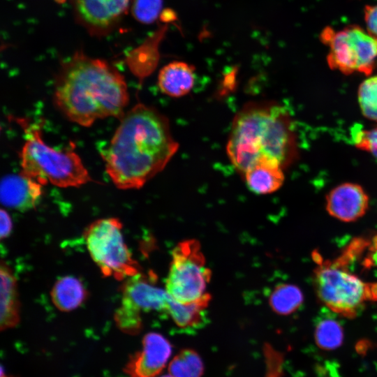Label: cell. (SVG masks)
Masks as SVG:
<instances>
[{
    "mask_svg": "<svg viewBox=\"0 0 377 377\" xmlns=\"http://www.w3.org/2000/svg\"><path fill=\"white\" fill-rule=\"evenodd\" d=\"M168 119L137 103L120 119L103 155L105 170L119 189H138L161 172L176 154Z\"/></svg>",
    "mask_w": 377,
    "mask_h": 377,
    "instance_id": "cell-1",
    "label": "cell"
},
{
    "mask_svg": "<svg viewBox=\"0 0 377 377\" xmlns=\"http://www.w3.org/2000/svg\"><path fill=\"white\" fill-rule=\"evenodd\" d=\"M53 101L71 121L89 127L96 120L124 114L129 101L124 76L107 61L82 52L61 63Z\"/></svg>",
    "mask_w": 377,
    "mask_h": 377,
    "instance_id": "cell-2",
    "label": "cell"
},
{
    "mask_svg": "<svg viewBox=\"0 0 377 377\" xmlns=\"http://www.w3.org/2000/svg\"><path fill=\"white\" fill-rule=\"evenodd\" d=\"M226 153L241 175L263 162L285 168L296 155V135L288 112L274 103H246L233 118Z\"/></svg>",
    "mask_w": 377,
    "mask_h": 377,
    "instance_id": "cell-3",
    "label": "cell"
},
{
    "mask_svg": "<svg viewBox=\"0 0 377 377\" xmlns=\"http://www.w3.org/2000/svg\"><path fill=\"white\" fill-rule=\"evenodd\" d=\"M25 142L20 152L21 172L42 185L80 187L93 179L80 157L72 149L58 150L45 143L38 124L17 118Z\"/></svg>",
    "mask_w": 377,
    "mask_h": 377,
    "instance_id": "cell-4",
    "label": "cell"
},
{
    "mask_svg": "<svg viewBox=\"0 0 377 377\" xmlns=\"http://www.w3.org/2000/svg\"><path fill=\"white\" fill-rule=\"evenodd\" d=\"M318 265L313 282L316 295L324 305L341 316L356 317L369 300H377V283H367L348 269V264L339 258L323 260L314 252Z\"/></svg>",
    "mask_w": 377,
    "mask_h": 377,
    "instance_id": "cell-5",
    "label": "cell"
},
{
    "mask_svg": "<svg viewBox=\"0 0 377 377\" xmlns=\"http://www.w3.org/2000/svg\"><path fill=\"white\" fill-rule=\"evenodd\" d=\"M118 219L91 223L84 234L88 251L105 276L124 280L140 272V266L126 244Z\"/></svg>",
    "mask_w": 377,
    "mask_h": 377,
    "instance_id": "cell-6",
    "label": "cell"
},
{
    "mask_svg": "<svg viewBox=\"0 0 377 377\" xmlns=\"http://www.w3.org/2000/svg\"><path fill=\"white\" fill-rule=\"evenodd\" d=\"M320 40L329 47L327 63L331 68L348 74H370L377 61V38L357 25L341 30L325 27Z\"/></svg>",
    "mask_w": 377,
    "mask_h": 377,
    "instance_id": "cell-7",
    "label": "cell"
},
{
    "mask_svg": "<svg viewBox=\"0 0 377 377\" xmlns=\"http://www.w3.org/2000/svg\"><path fill=\"white\" fill-rule=\"evenodd\" d=\"M210 278L211 271L197 240H185L174 248L165 283V290L172 299L181 303L200 299L207 293Z\"/></svg>",
    "mask_w": 377,
    "mask_h": 377,
    "instance_id": "cell-8",
    "label": "cell"
},
{
    "mask_svg": "<svg viewBox=\"0 0 377 377\" xmlns=\"http://www.w3.org/2000/svg\"><path fill=\"white\" fill-rule=\"evenodd\" d=\"M154 274L140 272L126 279L122 287L121 306L117 309L114 320L123 332L135 334L142 327L141 311L166 313L169 295L158 287Z\"/></svg>",
    "mask_w": 377,
    "mask_h": 377,
    "instance_id": "cell-9",
    "label": "cell"
},
{
    "mask_svg": "<svg viewBox=\"0 0 377 377\" xmlns=\"http://www.w3.org/2000/svg\"><path fill=\"white\" fill-rule=\"evenodd\" d=\"M172 353V346L163 335L150 332L142 339L140 351L128 360L124 371L130 377H156L165 368Z\"/></svg>",
    "mask_w": 377,
    "mask_h": 377,
    "instance_id": "cell-10",
    "label": "cell"
},
{
    "mask_svg": "<svg viewBox=\"0 0 377 377\" xmlns=\"http://www.w3.org/2000/svg\"><path fill=\"white\" fill-rule=\"evenodd\" d=\"M369 207V197L363 188L343 183L332 189L326 197V209L332 216L344 221H357Z\"/></svg>",
    "mask_w": 377,
    "mask_h": 377,
    "instance_id": "cell-11",
    "label": "cell"
},
{
    "mask_svg": "<svg viewBox=\"0 0 377 377\" xmlns=\"http://www.w3.org/2000/svg\"><path fill=\"white\" fill-rule=\"evenodd\" d=\"M133 0H75L79 20L96 31L111 27L126 13Z\"/></svg>",
    "mask_w": 377,
    "mask_h": 377,
    "instance_id": "cell-12",
    "label": "cell"
},
{
    "mask_svg": "<svg viewBox=\"0 0 377 377\" xmlns=\"http://www.w3.org/2000/svg\"><path fill=\"white\" fill-rule=\"evenodd\" d=\"M42 184L22 172L2 177L0 199L8 208L26 211L34 208L42 196Z\"/></svg>",
    "mask_w": 377,
    "mask_h": 377,
    "instance_id": "cell-13",
    "label": "cell"
},
{
    "mask_svg": "<svg viewBox=\"0 0 377 377\" xmlns=\"http://www.w3.org/2000/svg\"><path fill=\"white\" fill-rule=\"evenodd\" d=\"M195 67L179 61L163 66L158 75V87L165 95L180 98L188 94L195 84Z\"/></svg>",
    "mask_w": 377,
    "mask_h": 377,
    "instance_id": "cell-14",
    "label": "cell"
},
{
    "mask_svg": "<svg viewBox=\"0 0 377 377\" xmlns=\"http://www.w3.org/2000/svg\"><path fill=\"white\" fill-rule=\"evenodd\" d=\"M170 296V295H169ZM211 295L207 293L200 299L181 303L169 297L166 313L181 330L193 331L203 327L207 322V308Z\"/></svg>",
    "mask_w": 377,
    "mask_h": 377,
    "instance_id": "cell-15",
    "label": "cell"
},
{
    "mask_svg": "<svg viewBox=\"0 0 377 377\" xmlns=\"http://www.w3.org/2000/svg\"><path fill=\"white\" fill-rule=\"evenodd\" d=\"M1 276V330L15 327L20 320V304L17 280L4 262L0 267Z\"/></svg>",
    "mask_w": 377,
    "mask_h": 377,
    "instance_id": "cell-16",
    "label": "cell"
},
{
    "mask_svg": "<svg viewBox=\"0 0 377 377\" xmlns=\"http://www.w3.org/2000/svg\"><path fill=\"white\" fill-rule=\"evenodd\" d=\"M283 169L277 164L263 162L249 168L242 177L252 192L259 195L269 194L283 185L285 179Z\"/></svg>",
    "mask_w": 377,
    "mask_h": 377,
    "instance_id": "cell-17",
    "label": "cell"
},
{
    "mask_svg": "<svg viewBox=\"0 0 377 377\" xmlns=\"http://www.w3.org/2000/svg\"><path fill=\"white\" fill-rule=\"evenodd\" d=\"M50 295L53 304L58 309L71 311L84 301L87 291L78 279L66 276L57 281Z\"/></svg>",
    "mask_w": 377,
    "mask_h": 377,
    "instance_id": "cell-18",
    "label": "cell"
},
{
    "mask_svg": "<svg viewBox=\"0 0 377 377\" xmlns=\"http://www.w3.org/2000/svg\"><path fill=\"white\" fill-rule=\"evenodd\" d=\"M304 296L301 290L293 284L276 286L269 297V304L272 310L281 315H288L295 312L302 305Z\"/></svg>",
    "mask_w": 377,
    "mask_h": 377,
    "instance_id": "cell-19",
    "label": "cell"
},
{
    "mask_svg": "<svg viewBox=\"0 0 377 377\" xmlns=\"http://www.w3.org/2000/svg\"><path fill=\"white\" fill-rule=\"evenodd\" d=\"M343 337V329L334 317L324 316L316 323L314 339L319 348L326 350H335L341 346Z\"/></svg>",
    "mask_w": 377,
    "mask_h": 377,
    "instance_id": "cell-20",
    "label": "cell"
},
{
    "mask_svg": "<svg viewBox=\"0 0 377 377\" xmlns=\"http://www.w3.org/2000/svg\"><path fill=\"white\" fill-rule=\"evenodd\" d=\"M168 371L173 377H201L204 365L197 352L184 349L170 361Z\"/></svg>",
    "mask_w": 377,
    "mask_h": 377,
    "instance_id": "cell-21",
    "label": "cell"
},
{
    "mask_svg": "<svg viewBox=\"0 0 377 377\" xmlns=\"http://www.w3.org/2000/svg\"><path fill=\"white\" fill-rule=\"evenodd\" d=\"M358 102L363 114L377 121V75L367 78L360 85Z\"/></svg>",
    "mask_w": 377,
    "mask_h": 377,
    "instance_id": "cell-22",
    "label": "cell"
},
{
    "mask_svg": "<svg viewBox=\"0 0 377 377\" xmlns=\"http://www.w3.org/2000/svg\"><path fill=\"white\" fill-rule=\"evenodd\" d=\"M161 7L162 0H133L132 11L138 21L151 23L158 16Z\"/></svg>",
    "mask_w": 377,
    "mask_h": 377,
    "instance_id": "cell-23",
    "label": "cell"
},
{
    "mask_svg": "<svg viewBox=\"0 0 377 377\" xmlns=\"http://www.w3.org/2000/svg\"><path fill=\"white\" fill-rule=\"evenodd\" d=\"M352 139L358 147L369 151L377 159V127L371 130L354 128Z\"/></svg>",
    "mask_w": 377,
    "mask_h": 377,
    "instance_id": "cell-24",
    "label": "cell"
},
{
    "mask_svg": "<svg viewBox=\"0 0 377 377\" xmlns=\"http://www.w3.org/2000/svg\"><path fill=\"white\" fill-rule=\"evenodd\" d=\"M364 20L367 31L377 38V4L365 6Z\"/></svg>",
    "mask_w": 377,
    "mask_h": 377,
    "instance_id": "cell-25",
    "label": "cell"
},
{
    "mask_svg": "<svg viewBox=\"0 0 377 377\" xmlns=\"http://www.w3.org/2000/svg\"><path fill=\"white\" fill-rule=\"evenodd\" d=\"M0 222H1V239L7 237L12 230V221L8 213L1 209L0 212Z\"/></svg>",
    "mask_w": 377,
    "mask_h": 377,
    "instance_id": "cell-26",
    "label": "cell"
},
{
    "mask_svg": "<svg viewBox=\"0 0 377 377\" xmlns=\"http://www.w3.org/2000/svg\"><path fill=\"white\" fill-rule=\"evenodd\" d=\"M370 249L371 251L377 253V235L373 238Z\"/></svg>",
    "mask_w": 377,
    "mask_h": 377,
    "instance_id": "cell-27",
    "label": "cell"
},
{
    "mask_svg": "<svg viewBox=\"0 0 377 377\" xmlns=\"http://www.w3.org/2000/svg\"><path fill=\"white\" fill-rule=\"evenodd\" d=\"M161 377H173V376H171L170 374H169V375H164V376H162Z\"/></svg>",
    "mask_w": 377,
    "mask_h": 377,
    "instance_id": "cell-28",
    "label": "cell"
},
{
    "mask_svg": "<svg viewBox=\"0 0 377 377\" xmlns=\"http://www.w3.org/2000/svg\"><path fill=\"white\" fill-rule=\"evenodd\" d=\"M1 377H3V376H1ZM5 377H6V376H5Z\"/></svg>",
    "mask_w": 377,
    "mask_h": 377,
    "instance_id": "cell-29",
    "label": "cell"
}]
</instances>
